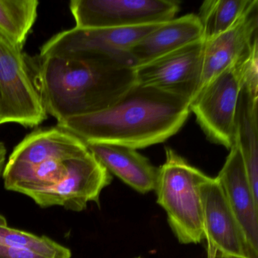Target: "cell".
Instances as JSON below:
<instances>
[{
	"label": "cell",
	"instance_id": "1",
	"mask_svg": "<svg viewBox=\"0 0 258 258\" xmlns=\"http://www.w3.org/2000/svg\"><path fill=\"white\" fill-rule=\"evenodd\" d=\"M25 58L45 111L57 123L108 108L136 84L132 66L107 55Z\"/></svg>",
	"mask_w": 258,
	"mask_h": 258
},
{
	"label": "cell",
	"instance_id": "2",
	"mask_svg": "<svg viewBox=\"0 0 258 258\" xmlns=\"http://www.w3.org/2000/svg\"><path fill=\"white\" fill-rule=\"evenodd\" d=\"M189 105L185 98L136 83L108 108L71 117L57 126L86 144L143 149L175 135L188 118Z\"/></svg>",
	"mask_w": 258,
	"mask_h": 258
},
{
	"label": "cell",
	"instance_id": "3",
	"mask_svg": "<svg viewBox=\"0 0 258 258\" xmlns=\"http://www.w3.org/2000/svg\"><path fill=\"white\" fill-rule=\"evenodd\" d=\"M164 164L158 167L157 203L165 211L178 241L199 244L204 239L201 187L210 176L166 148Z\"/></svg>",
	"mask_w": 258,
	"mask_h": 258
},
{
	"label": "cell",
	"instance_id": "4",
	"mask_svg": "<svg viewBox=\"0 0 258 258\" xmlns=\"http://www.w3.org/2000/svg\"><path fill=\"white\" fill-rule=\"evenodd\" d=\"M257 42L245 55L217 75L190 102V111L208 140L230 149L234 144V120L247 61Z\"/></svg>",
	"mask_w": 258,
	"mask_h": 258
},
{
	"label": "cell",
	"instance_id": "5",
	"mask_svg": "<svg viewBox=\"0 0 258 258\" xmlns=\"http://www.w3.org/2000/svg\"><path fill=\"white\" fill-rule=\"evenodd\" d=\"M22 49L0 34V125L38 126L47 119Z\"/></svg>",
	"mask_w": 258,
	"mask_h": 258
},
{
	"label": "cell",
	"instance_id": "6",
	"mask_svg": "<svg viewBox=\"0 0 258 258\" xmlns=\"http://www.w3.org/2000/svg\"><path fill=\"white\" fill-rule=\"evenodd\" d=\"M75 28H120L162 24L179 10L175 0H72Z\"/></svg>",
	"mask_w": 258,
	"mask_h": 258
},
{
	"label": "cell",
	"instance_id": "7",
	"mask_svg": "<svg viewBox=\"0 0 258 258\" xmlns=\"http://www.w3.org/2000/svg\"><path fill=\"white\" fill-rule=\"evenodd\" d=\"M66 165L67 174L58 183L22 194L43 208L59 206L80 212L87 209L90 202L99 205L102 190L112 181L111 173L90 151L67 160Z\"/></svg>",
	"mask_w": 258,
	"mask_h": 258
},
{
	"label": "cell",
	"instance_id": "8",
	"mask_svg": "<svg viewBox=\"0 0 258 258\" xmlns=\"http://www.w3.org/2000/svg\"><path fill=\"white\" fill-rule=\"evenodd\" d=\"M161 24L132 28H74L61 31L46 41L40 49V55L69 58L83 54H98L121 60L132 66L129 51Z\"/></svg>",
	"mask_w": 258,
	"mask_h": 258
},
{
	"label": "cell",
	"instance_id": "9",
	"mask_svg": "<svg viewBox=\"0 0 258 258\" xmlns=\"http://www.w3.org/2000/svg\"><path fill=\"white\" fill-rule=\"evenodd\" d=\"M204 41L199 40L134 67L136 83L176 95L191 102L202 73Z\"/></svg>",
	"mask_w": 258,
	"mask_h": 258
},
{
	"label": "cell",
	"instance_id": "10",
	"mask_svg": "<svg viewBox=\"0 0 258 258\" xmlns=\"http://www.w3.org/2000/svg\"><path fill=\"white\" fill-rule=\"evenodd\" d=\"M204 238L222 256L258 258L244 238L217 178L210 176L201 187Z\"/></svg>",
	"mask_w": 258,
	"mask_h": 258
},
{
	"label": "cell",
	"instance_id": "11",
	"mask_svg": "<svg viewBox=\"0 0 258 258\" xmlns=\"http://www.w3.org/2000/svg\"><path fill=\"white\" fill-rule=\"evenodd\" d=\"M257 28L258 1L255 0L254 4L229 29L204 42L202 73L196 95L250 50L257 42Z\"/></svg>",
	"mask_w": 258,
	"mask_h": 258
},
{
	"label": "cell",
	"instance_id": "12",
	"mask_svg": "<svg viewBox=\"0 0 258 258\" xmlns=\"http://www.w3.org/2000/svg\"><path fill=\"white\" fill-rule=\"evenodd\" d=\"M216 178L249 247L258 256V199L252 191L242 157L235 143Z\"/></svg>",
	"mask_w": 258,
	"mask_h": 258
},
{
	"label": "cell",
	"instance_id": "13",
	"mask_svg": "<svg viewBox=\"0 0 258 258\" xmlns=\"http://www.w3.org/2000/svg\"><path fill=\"white\" fill-rule=\"evenodd\" d=\"M81 139L58 127L33 131L15 148L7 164L36 165L49 161H64L88 152Z\"/></svg>",
	"mask_w": 258,
	"mask_h": 258
},
{
	"label": "cell",
	"instance_id": "14",
	"mask_svg": "<svg viewBox=\"0 0 258 258\" xmlns=\"http://www.w3.org/2000/svg\"><path fill=\"white\" fill-rule=\"evenodd\" d=\"M202 40L199 18L188 14L161 24L134 45L129 55L134 68L137 67Z\"/></svg>",
	"mask_w": 258,
	"mask_h": 258
},
{
	"label": "cell",
	"instance_id": "15",
	"mask_svg": "<svg viewBox=\"0 0 258 258\" xmlns=\"http://www.w3.org/2000/svg\"><path fill=\"white\" fill-rule=\"evenodd\" d=\"M86 145L110 173L117 176L126 185L142 194L155 191L158 167L137 152V149L106 143Z\"/></svg>",
	"mask_w": 258,
	"mask_h": 258
},
{
	"label": "cell",
	"instance_id": "16",
	"mask_svg": "<svg viewBox=\"0 0 258 258\" xmlns=\"http://www.w3.org/2000/svg\"><path fill=\"white\" fill-rule=\"evenodd\" d=\"M258 95L242 85L235 109L234 143L239 149L247 177L258 199Z\"/></svg>",
	"mask_w": 258,
	"mask_h": 258
},
{
	"label": "cell",
	"instance_id": "17",
	"mask_svg": "<svg viewBox=\"0 0 258 258\" xmlns=\"http://www.w3.org/2000/svg\"><path fill=\"white\" fill-rule=\"evenodd\" d=\"M255 0H207L198 15L204 42L208 41L231 28Z\"/></svg>",
	"mask_w": 258,
	"mask_h": 258
},
{
	"label": "cell",
	"instance_id": "18",
	"mask_svg": "<svg viewBox=\"0 0 258 258\" xmlns=\"http://www.w3.org/2000/svg\"><path fill=\"white\" fill-rule=\"evenodd\" d=\"M37 0H0V34L23 49L37 18Z\"/></svg>",
	"mask_w": 258,
	"mask_h": 258
},
{
	"label": "cell",
	"instance_id": "19",
	"mask_svg": "<svg viewBox=\"0 0 258 258\" xmlns=\"http://www.w3.org/2000/svg\"><path fill=\"white\" fill-rule=\"evenodd\" d=\"M0 244L31 250L47 258L72 257L70 249L46 235L40 236L10 227L2 214H0Z\"/></svg>",
	"mask_w": 258,
	"mask_h": 258
},
{
	"label": "cell",
	"instance_id": "20",
	"mask_svg": "<svg viewBox=\"0 0 258 258\" xmlns=\"http://www.w3.org/2000/svg\"><path fill=\"white\" fill-rule=\"evenodd\" d=\"M0 258H47L31 250L0 244Z\"/></svg>",
	"mask_w": 258,
	"mask_h": 258
},
{
	"label": "cell",
	"instance_id": "21",
	"mask_svg": "<svg viewBox=\"0 0 258 258\" xmlns=\"http://www.w3.org/2000/svg\"><path fill=\"white\" fill-rule=\"evenodd\" d=\"M7 147L4 143L0 142V178L3 177V173L7 164Z\"/></svg>",
	"mask_w": 258,
	"mask_h": 258
},
{
	"label": "cell",
	"instance_id": "22",
	"mask_svg": "<svg viewBox=\"0 0 258 258\" xmlns=\"http://www.w3.org/2000/svg\"><path fill=\"white\" fill-rule=\"evenodd\" d=\"M216 253L217 252L214 249L208 247V258H215Z\"/></svg>",
	"mask_w": 258,
	"mask_h": 258
},
{
	"label": "cell",
	"instance_id": "23",
	"mask_svg": "<svg viewBox=\"0 0 258 258\" xmlns=\"http://www.w3.org/2000/svg\"><path fill=\"white\" fill-rule=\"evenodd\" d=\"M215 258H234V257H231V256H222V255L218 254V253H216Z\"/></svg>",
	"mask_w": 258,
	"mask_h": 258
},
{
	"label": "cell",
	"instance_id": "24",
	"mask_svg": "<svg viewBox=\"0 0 258 258\" xmlns=\"http://www.w3.org/2000/svg\"><path fill=\"white\" fill-rule=\"evenodd\" d=\"M137 258H141V257H137Z\"/></svg>",
	"mask_w": 258,
	"mask_h": 258
}]
</instances>
